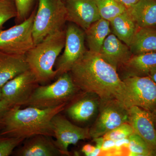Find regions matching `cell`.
Instances as JSON below:
<instances>
[{
  "mask_svg": "<svg viewBox=\"0 0 156 156\" xmlns=\"http://www.w3.org/2000/svg\"><path fill=\"white\" fill-rule=\"evenodd\" d=\"M29 69L25 55L0 50V89L11 79Z\"/></svg>",
  "mask_w": 156,
  "mask_h": 156,
  "instance_id": "2e32d148",
  "label": "cell"
},
{
  "mask_svg": "<svg viewBox=\"0 0 156 156\" xmlns=\"http://www.w3.org/2000/svg\"><path fill=\"white\" fill-rule=\"evenodd\" d=\"M24 140L0 134V156H8L13 154L14 149L23 142Z\"/></svg>",
  "mask_w": 156,
  "mask_h": 156,
  "instance_id": "4316f807",
  "label": "cell"
},
{
  "mask_svg": "<svg viewBox=\"0 0 156 156\" xmlns=\"http://www.w3.org/2000/svg\"><path fill=\"white\" fill-rule=\"evenodd\" d=\"M82 151L86 156H97L100 152V150L96 146L87 144L83 147Z\"/></svg>",
  "mask_w": 156,
  "mask_h": 156,
  "instance_id": "f546056e",
  "label": "cell"
},
{
  "mask_svg": "<svg viewBox=\"0 0 156 156\" xmlns=\"http://www.w3.org/2000/svg\"><path fill=\"white\" fill-rule=\"evenodd\" d=\"M52 124L54 137L56 138L54 143L62 155H69V145H75L80 140L91 137L89 128H81L74 125L61 112L53 117Z\"/></svg>",
  "mask_w": 156,
  "mask_h": 156,
  "instance_id": "8fae6325",
  "label": "cell"
},
{
  "mask_svg": "<svg viewBox=\"0 0 156 156\" xmlns=\"http://www.w3.org/2000/svg\"><path fill=\"white\" fill-rule=\"evenodd\" d=\"M152 115L154 123L155 126L156 127V109L152 112Z\"/></svg>",
  "mask_w": 156,
  "mask_h": 156,
  "instance_id": "d6a6232c",
  "label": "cell"
},
{
  "mask_svg": "<svg viewBox=\"0 0 156 156\" xmlns=\"http://www.w3.org/2000/svg\"><path fill=\"white\" fill-rule=\"evenodd\" d=\"M69 73L80 90L97 95L102 101L115 99L128 108L126 85L116 68L99 53L87 50Z\"/></svg>",
  "mask_w": 156,
  "mask_h": 156,
  "instance_id": "6da1fadb",
  "label": "cell"
},
{
  "mask_svg": "<svg viewBox=\"0 0 156 156\" xmlns=\"http://www.w3.org/2000/svg\"><path fill=\"white\" fill-rule=\"evenodd\" d=\"M148 76H149L156 83V67L154 68L150 72Z\"/></svg>",
  "mask_w": 156,
  "mask_h": 156,
  "instance_id": "1f68e13d",
  "label": "cell"
},
{
  "mask_svg": "<svg viewBox=\"0 0 156 156\" xmlns=\"http://www.w3.org/2000/svg\"><path fill=\"white\" fill-rule=\"evenodd\" d=\"M127 9H130L136 4L139 0H117Z\"/></svg>",
  "mask_w": 156,
  "mask_h": 156,
  "instance_id": "4dcf8cb0",
  "label": "cell"
},
{
  "mask_svg": "<svg viewBox=\"0 0 156 156\" xmlns=\"http://www.w3.org/2000/svg\"><path fill=\"white\" fill-rule=\"evenodd\" d=\"M103 106L95 125L89 129L91 137L103 136L125 123H128V109L115 99L102 101Z\"/></svg>",
  "mask_w": 156,
  "mask_h": 156,
  "instance_id": "30bf717a",
  "label": "cell"
},
{
  "mask_svg": "<svg viewBox=\"0 0 156 156\" xmlns=\"http://www.w3.org/2000/svg\"><path fill=\"white\" fill-rule=\"evenodd\" d=\"M66 31L62 29L49 35L25 54L29 69L39 84H44L56 77L54 69L56 60L64 49Z\"/></svg>",
  "mask_w": 156,
  "mask_h": 156,
  "instance_id": "3957f363",
  "label": "cell"
},
{
  "mask_svg": "<svg viewBox=\"0 0 156 156\" xmlns=\"http://www.w3.org/2000/svg\"><path fill=\"white\" fill-rule=\"evenodd\" d=\"M128 123L156 156V129L151 112L136 106L128 109Z\"/></svg>",
  "mask_w": 156,
  "mask_h": 156,
  "instance_id": "4fadbf2b",
  "label": "cell"
},
{
  "mask_svg": "<svg viewBox=\"0 0 156 156\" xmlns=\"http://www.w3.org/2000/svg\"><path fill=\"white\" fill-rule=\"evenodd\" d=\"M110 23L113 34L129 47L138 27L128 11L115 17Z\"/></svg>",
  "mask_w": 156,
  "mask_h": 156,
  "instance_id": "d6986e66",
  "label": "cell"
},
{
  "mask_svg": "<svg viewBox=\"0 0 156 156\" xmlns=\"http://www.w3.org/2000/svg\"><path fill=\"white\" fill-rule=\"evenodd\" d=\"M17 14L14 0H0V28Z\"/></svg>",
  "mask_w": 156,
  "mask_h": 156,
  "instance_id": "484cf974",
  "label": "cell"
},
{
  "mask_svg": "<svg viewBox=\"0 0 156 156\" xmlns=\"http://www.w3.org/2000/svg\"><path fill=\"white\" fill-rule=\"evenodd\" d=\"M12 107H13L9 105L5 101L0 100V131L3 128L5 119L8 112Z\"/></svg>",
  "mask_w": 156,
  "mask_h": 156,
  "instance_id": "f1b7e54d",
  "label": "cell"
},
{
  "mask_svg": "<svg viewBox=\"0 0 156 156\" xmlns=\"http://www.w3.org/2000/svg\"><path fill=\"white\" fill-rule=\"evenodd\" d=\"M34 1V0H14L17 13L15 18L16 24L23 22L30 15Z\"/></svg>",
  "mask_w": 156,
  "mask_h": 156,
  "instance_id": "83f0119b",
  "label": "cell"
},
{
  "mask_svg": "<svg viewBox=\"0 0 156 156\" xmlns=\"http://www.w3.org/2000/svg\"><path fill=\"white\" fill-rule=\"evenodd\" d=\"M96 2L101 18L109 22L128 10L117 0H96Z\"/></svg>",
  "mask_w": 156,
  "mask_h": 156,
  "instance_id": "603a6c76",
  "label": "cell"
},
{
  "mask_svg": "<svg viewBox=\"0 0 156 156\" xmlns=\"http://www.w3.org/2000/svg\"><path fill=\"white\" fill-rule=\"evenodd\" d=\"M67 103L50 108L41 109L33 106L25 108L14 106L8 112L0 134L26 139L42 134L54 137L52 120L64 110Z\"/></svg>",
  "mask_w": 156,
  "mask_h": 156,
  "instance_id": "7a4b0ae2",
  "label": "cell"
},
{
  "mask_svg": "<svg viewBox=\"0 0 156 156\" xmlns=\"http://www.w3.org/2000/svg\"><path fill=\"white\" fill-rule=\"evenodd\" d=\"M64 51L56 60V77L69 72L73 66L87 51L85 47V31L74 23L68 24L66 29Z\"/></svg>",
  "mask_w": 156,
  "mask_h": 156,
  "instance_id": "52a82bcc",
  "label": "cell"
},
{
  "mask_svg": "<svg viewBox=\"0 0 156 156\" xmlns=\"http://www.w3.org/2000/svg\"><path fill=\"white\" fill-rule=\"evenodd\" d=\"M66 21L63 0H38L33 28L35 45L49 35L62 30Z\"/></svg>",
  "mask_w": 156,
  "mask_h": 156,
  "instance_id": "5b68a950",
  "label": "cell"
},
{
  "mask_svg": "<svg viewBox=\"0 0 156 156\" xmlns=\"http://www.w3.org/2000/svg\"><path fill=\"white\" fill-rule=\"evenodd\" d=\"M66 20L86 30L101 18L96 0H66Z\"/></svg>",
  "mask_w": 156,
  "mask_h": 156,
  "instance_id": "7c38bea8",
  "label": "cell"
},
{
  "mask_svg": "<svg viewBox=\"0 0 156 156\" xmlns=\"http://www.w3.org/2000/svg\"><path fill=\"white\" fill-rule=\"evenodd\" d=\"M39 86L33 73L27 70L11 79L1 88L2 100L11 107L25 105Z\"/></svg>",
  "mask_w": 156,
  "mask_h": 156,
  "instance_id": "9c48e42d",
  "label": "cell"
},
{
  "mask_svg": "<svg viewBox=\"0 0 156 156\" xmlns=\"http://www.w3.org/2000/svg\"><path fill=\"white\" fill-rule=\"evenodd\" d=\"M128 140L129 156H156L146 143L136 133L129 136Z\"/></svg>",
  "mask_w": 156,
  "mask_h": 156,
  "instance_id": "cb8c5ba5",
  "label": "cell"
},
{
  "mask_svg": "<svg viewBox=\"0 0 156 156\" xmlns=\"http://www.w3.org/2000/svg\"><path fill=\"white\" fill-rule=\"evenodd\" d=\"M99 53L117 69L124 65L132 56L130 48L113 34L107 37Z\"/></svg>",
  "mask_w": 156,
  "mask_h": 156,
  "instance_id": "9a60e30c",
  "label": "cell"
},
{
  "mask_svg": "<svg viewBox=\"0 0 156 156\" xmlns=\"http://www.w3.org/2000/svg\"><path fill=\"white\" fill-rule=\"evenodd\" d=\"M79 90L69 73H65L52 84L39 85L25 105L41 109L58 106L73 99Z\"/></svg>",
  "mask_w": 156,
  "mask_h": 156,
  "instance_id": "277c9868",
  "label": "cell"
},
{
  "mask_svg": "<svg viewBox=\"0 0 156 156\" xmlns=\"http://www.w3.org/2000/svg\"><path fill=\"white\" fill-rule=\"evenodd\" d=\"M134 133V129L131 125L129 123H125L105 134L103 138L104 141L117 142L128 139Z\"/></svg>",
  "mask_w": 156,
  "mask_h": 156,
  "instance_id": "d4e9b609",
  "label": "cell"
},
{
  "mask_svg": "<svg viewBox=\"0 0 156 156\" xmlns=\"http://www.w3.org/2000/svg\"><path fill=\"white\" fill-rule=\"evenodd\" d=\"M86 93L85 96L78 98L68 106H66L64 109L69 117L75 122H84L89 121L97 110V100L89 96L88 92Z\"/></svg>",
  "mask_w": 156,
  "mask_h": 156,
  "instance_id": "ac0fdd59",
  "label": "cell"
},
{
  "mask_svg": "<svg viewBox=\"0 0 156 156\" xmlns=\"http://www.w3.org/2000/svg\"><path fill=\"white\" fill-rule=\"evenodd\" d=\"M89 50L99 53L105 40L111 34L110 23L101 18L85 30Z\"/></svg>",
  "mask_w": 156,
  "mask_h": 156,
  "instance_id": "44dd1931",
  "label": "cell"
},
{
  "mask_svg": "<svg viewBox=\"0 0 156 156\" xmlns=\"http://www.w3.org/2000/svg\"><path fill=\"white\" fill-rule=\"evenodd\" d=\"M129 48L132 55L156 52V30L138 27Z\"/></svg>",
  "mask_w": 156,
  "mask_h": 156,
  "instance_id": "ffe728a7",
  "label": "cell"
},
{
  "mask_svg": "<svg viewBox=\"0 0 156 156\" xmlns=\"http://www.w3.org/2000/svg\"><path fill=\"white\" fill-rule=\"evenodd\" d=\"M23 145L14 151L17 156H59L62 155L52 136L39 134L27 138Z\"/></svg>",
  "mask_w": 156,
  "mask_h": 156,
  "instance_id": "5bb4252c",
  "label": "cell"
},
{
  "mask_svg": "<svg viewBox=\"0 0 156 156\" xmlns=\"http://www.w3.org/2000/svg\"><path fill=\"white\" fill-rule=\"evenodd\" d=\"M123 81L127 88L128 109L136 106L151 112L156 109V83L149 76H130Z\"/></svg>",
  "mask_w": 156,
  "mask_h": 156,
  "instance_id": "ba28073f",
  "label": "cell"
},
{
  "mask_svg": "<svg viewBox=\"0 0 156 156\" xmlns=\"http://www.w3.org/2000/svg\"><path fill=\"white\" fill-rule=\"evenodd\" d=\"M127 11L139 28L156 26V0H139Z\"/></svg>",
  "mask_w": 156,
  "mask_h": 156,
  "instance_id": "e0dca14e",
  "label": "cell"
},
{
  "mask_svg": "<svg viewBox=\"0 0 156 156\" xmlns=\"http://www.w3.org/2000/svg\"><path fill=\"white\" fill-rule=\"evenodd\" d=\"M0 100H2V93H1V89H0Z\"/></svg>",
  "mask_w": 156,
  "mask_h": 156,
  "instance_id": "836d02e7",
  "label": "cell"
},
{
  "mask_svg": "<svg viewBox=\"0 0 156 156\" xmlns=\"http://www.w3.org/2000/svg\"><path fill=\"white\" fill-rule=\"evenodd\" d=\"M36 11H33L23 22L7 30L0 28V50L25 55L34 46L33 28Z\"/></svg>",
  "mask_w": 156,
  "mask_h": 156,
  "instance_id": "8992f818",
  "label": "cell"
},
{
  "mask_svg": "<svg viewBox=\"0 0 156 156\" xmlns=\"http://www.w3.org/2000/svg\"><path fill=\"white\" fill-rule=\"evenodd\" d=\"M129 75L144 76L156 67V52L133 55L124 65Z\"/></svg>",
  "mask_w": 156,
  "mask_h": 156,
  "instance_id": "7402d4cb",
  "label": "cell"
}]
</instances>
